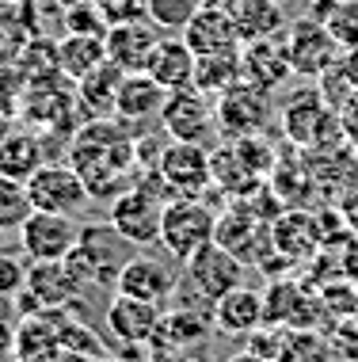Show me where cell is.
Instances as JSON below:
<instances>
[{"label": "cell", "instance_id": "6da1fadb", "mask_svg": "<svg viewBox=\"0 0 358 362\" xmlns=\"http://www.w3.org/2000/svg\"><path fill=\"white\" fill-rule=\"evenodd\" d=\"M65 160L80 172L84 187L92 199H119L122 191L133 187L138 180V145H133L130 126L111 119H88L69 141Z\"/></svg>", "mask_w": 358, "mask_h": 362}, {"label": "cell", "instance_id": "7a4b0ae2", "mask_svg": "<svg viewBox=\"0 0 358 362\" xmlns=\"http://www.w3.org/2000/svg\"><path fill=\"white\" fill-rule=\"evenodd\" d=\"M126 248H133V244L122 240L111 221L107 225H84L80 237L73 244V252L65 256V267L73 271L84 290L88 286H114L122 263L130 259Z\"/></svg>", "mask_w": 358, "mask_h": 362}, {"label": "cell", "instance_id": "3957f363", "mask_svg": "<svg viewBox=\"0 0 358 362\" xmlns=\"http://www.w3.org/2000/svg\"><path fill=\"white\" fill-rule=\"evenodd\" d=\"M217 229V210L206 199H172L160 218V248L172 259L187 263L198 248L214 240Z\"/></svg>", "mask_w": 358, "mask_h": 362}, {"label": "cell", "instance_id": "277c9868", "mask_svg": "<svg viewBox=\"0 0 358 362\" xmlns=\"http://www.w3.org/2000/svg\"><path fill=\"white\" fill-rule=\"evenodd\" d=\"M160 130L172 141H198L206 145L217 134V115H214V95L198 92L195 84L176 88V92L164 95L160 107Z\"/></svg>", "mask_w": 358, "mask_h": 362}, {"label": "cell", "instance_id": "5b68a950", "mask_svg": "<svg viewBox=\"0 0 358 362\" xmlns=\"http://www.w3.org/2000/svg\"><path fill=\"white\" fill-rule=\"evenodd\" d=\"M214 240L244 263H263L267 252H275V244H270V218H263L248 199H233V206L217 214Z\"/></svg>", "mask_w": 358, "mask_h": 362}, {"label": "cell", "instance_id": "8992f818", "mask_svg": "<svg viewBox=\"0 0 358 362\" xmlns=\"http://www.w3.org/2000/svg\"><path fill=\"white\" fill-rule=\"evenodd\" d=\"M286 50H290V65H294V76H324L340 65V50L335 35L328 31L324 19H290L286 27Z\"/></svg>", "mask_w": 358, "mask_h": 362}, {"label": "cell", "instance_id": "52a82bcc", "mask_svg": "<svg viewBox=\"0 0 358 362\" xmlns=\"http://www.w3.org/2000/svg\"><path fill=\"white\" fill-rule=\"evenodd\" d=\"M214 115H217V134L221 138H248L263 134L270 122V92L256 88L251 81H240L214 95Z\"/></svg>", "mask_w": 358, "mask_h": 362}, {"label": "cell", "instance_id": "ba28073f", "mask_svg": "<svg viewBox=\"0 0 358 362\" xmlns=\"http://www.w3.org/2000/svg\"><path fill=\"white\" fill-rule=\"evenodd\" d=\"M164 183H168V191L176 194V199H202L210 187H214V175H210V149L198 141H172L164 145L160 160L153 164Z\"/></svg>", "mask_w": 358, "mask_h": 362}, {"label": "cell", "instance_id": "9c48e42d", "mask_svg": "<svg viewBox=\"0 0 358 362\" xmlns=\"http://www.w3.org/2000/svg\"><path fill=\"white\" fill-rule=\"evenodd\" d=\"M27 191H31V206L46 210V214H80L88 206V187H84L80 172L73 168L69 160H46L31 180H27Z\"/></svg>", "mask_w": 358, "mask_h": 362}, {"label": "cell", "instance_id": "30bf717a", "mask_svg": "<svg viewBox=\"0 0 358 362\" xmlns=\"http://www.w3.org/2000/svg\"><path fill=\"white\" fill-rule=\"evenodd\" d=\"M282 134L297 145H316V149H324V145L332 141V138H324V134H343V126H340L335 107H328V100L316 88H302V92H294L282 103Z\"/></svg>", "mask_w": 358, "mask_h": 362}, {"label": "cell", "instance_id": "8fae6325", "mask_svg": "<svg viewBox=\"0 0 358 362\" xmlns=\"http://www.w3.org/2000/svg\"><path fill=\"white\" fill-rule=\"evenodd\" d=\"M164 206L168 202L149 194L145 187L133 183L130 191H122L119 199H111V214L107 221L114 225L122 240H130L133 248H153L160 244V218H164Z\"/></svg>", "mask_w": 358, "mask_h": 362}, {"label": "cell", "instance_id": "7c38bea8", "mask_svg": "<svg viewBox=\"0 0 358 362\" xmlns=\"http://www.w3.org/2000/svg\"><path fill=\"white\" fill-rule=\"evenodd\" d=\"M80 225L69 214H46L35 210L31 218L19 225V252L31 263H61L73 252Z\"/></svg>", "mask_w": 358, "mask_h": 362}, {"label": "cell", "instance_id": "4fadbf2b", "mask_svg": "<svg viewBox=\"0 0 358 362\" xmlns=\"http://www.w3.org/2000/svg\"><path fill=\"white\" fill-rule=\"evenodd\" d=\"M183 282L195 286L206 301H217L221 293L244 282V259H237L229 248H221L217 240H210L206 248H198L195 256L183 263Z\"/></svg>", "mask_w": 358, "mask_h": 362}, {"label": "cell", "instance_id": "5bb4252c", "mask_svg": "<svg viewBox=\"0 0 358 362\" xmlns=\"http://www.w3.org/2000/svg\"><path fill=\"white\" fill-rule=\"evenodd\" d=\"M84 286L76 282V275L61 263H31L27 267V282L23 290L16 293L19 301V313H50V309H65L69 301L80 293Z\"/></svg>", "mask_w": 358, "mask_h": 362}, {"label": "cell", "instance_id": "9a60e30c", "mask_svg": "<svg viewBox=\"0 0 358 362\" xmlns=\"http://www.w3.org/2000/svg\"><path fill=\"white\" fill-rule=\"evenodd\" d=\"M160 38H164V31H160L157 23H149L145 16L111 23L107 35H103L107 62H114L122 73H145V69H149L153 50L160 46Z\"/></svg>", "mask_w": 358, "mask_h": 362}, {"label": "cell", "instance_id": "2e32d148", "mask_svg": "<svg viewBox=\"0 0 358 362\" xmlns=\"http://www.w3.org/2000/svg\"><path fill=\"white\" fill-rule=\"evenodd\" d=\"M160 317H164V305L114 293L107 313H103V325L122 347H149L160 332Z\"/></svg>", "mask_w": 358, "mask_h": 362}, {"label": "cell", "instance_id": "e0dca14e", "mask_svg": "<svg viewBox=\"0 0 358 362\" xmlns=\"http://www.w3.org/2000/svg\"><path fill=\"white\" fill-rule=\"evenodd\" d=\"M176 275H172L168 263L153 259V256H130L122 263L119 279H114V293H126V298L138 301H153V305H168L172 290H176Z\"/></svg>", "mask_w": 358, "mask_h": 362}, {"label": "cell", "instance_id": "ac0fdd59", "mask_svg": "<svg viewBox=\"0 0 358 362\" xmlns=\"http://www.w3.org/2000/svg\"><path fill=\"white\" fill-rule=\"evenodd\" d=\"M240 73H244V81L263 88V92H278L294 76L286 38H259V42L240 46Z\"/></svg>", "mask_w": 358, "mask_h": 362}, {"label": "cell", "instance_id": "d6986e66", "mask_svg": "<svg viewBox=\"0 0 358 362\" xmlns=\"http://www.w3.org/2000/svg\"><path fill=\"white\" fill-rule=\"evenodd\" d=\"M210 175H214V191L229 194V199H248V194H259V187H263V172L240 153L237 141L210 149Z\"/></svg>", "mask_w": 358, "mask_h": 362}, {"label": "cell", "instance_id": "ffe728a7", "mask_svg": "<svg viewBox=\"0 0 358 362\" xmlns=\"http://www.w3.org/2000/svg\"><path fill=\"white\" fill-rule=\"evenodd\" d=\"M214 328L221 336H251L256 328L267 325V309H263V293L251 286H233L229 293H221L214 301Z\"/></svg>", "mask_w": 358, "mask_h": 362}, {"label": "cell", "instance_id": "44dd1931", "mask_svg": "<svg viewBox=\"0 0 358 362\" xmlns=\"http://www.w3.org/2000/svg\"><path fill=\"white\" fill-rule=\"evenodd\" d=\"M183 42L191 46L195 57L206 54H237L240 50V35L233 27V16L225 8H198L195 19L183 27Z\"/></svg>", "mask_w": 358, "mask_h": 362}, {"label": "cell", "instance_id": "7402d4cb", "mask_svg": "<svg viewBox=\"0 0 358 362\" xmlns=\"http://www.w3.org/2000/svg\"><path fill=\"white\" fill-rule=\"evenodd\" d=\"M164 95L168 92H164L149 73H126L122 88H119V100H114V119L126 122V126L157 122L160 107H164Z\"/></svg>", "mask_w": 358, "mask_h": 362}, {"label": "cell", "instance_id": "603a6c76", "mask_svg": "<svg viewBox=\"0 0 358 362\" xmlns=\"http://www.w3.org/2000/svg\"><path fill=\"white\" fill-rule=\"evenodd\" d=\"M270 244H275V252L290 263H302L309 256H316V252H321L316 218L305 210H282L270 221Z\"/></svg>", "mask_w": 358, "mask_h": 362}, {"label": "cell", "instance_id": "cb8c5ba5", "mask_svg": "<svg viewBox=\"0 0 358 362\" xmlns=\"http://www.w3.org/2000/svg\"><path fill=\"white\" fill-rule=\"evenodd\" d=\"M229 16H233L240 46L259 42V38H282L286 27H290L282 0H237V4L229 8Z\"/></svg>", "mask_w": 358, "mask_h": 362}, {"label": "cell", "instance_id": "d4e9b609", "mask_svg": "<svg viewBox=\"0 0 358 362\" xmlns=\"http://www.w3.org/2000/svg\"><path fill=\"white\" fill-rule=\"evenodd\" d=\"M122 76L126 73L119 69V65L103 57L92 73H84L80 81H73L76 84L73 95H76V103L84 107V115H88V119H111V115H114V100H119Z\"/></svg>", "mask_w": 358, "mask_h": 362}, {"label": "cell", "instance_id": "484cf974", "mask_svg": "<svg viewBox=\"0 0 358 362\" xmlns=\"http://www.w3.org/2000/svg\"><path fill=\"white\" fill-rule=\"evenodd\" d=\"M195 62L198 57L191 54V46L183 42V35H164L160 46L153 50L149 57V73L164 92H176V88H187L195 84Z\"/></svg>", "mask_w": 358, "mask_h": 362}, {"label": "cell", "instance_id": "4316f807", "mask_svg": "<svg viewBox=\"0 0 358 362\" xmlns=\"http://www.w3.org/2000/svg\"><path fill=\"white\" fill-rule=\"evenodd\" d=\"M50 160L42 149V138L27 130H8L0 138V175H12V180H31V175Z\"/></svg>", "mask_w": 358, "mask_h": 362}, {"label": "cell", "instance_id": "83f0119b", "mask_svg": "<svg viewBox=\"0 0 358 362\" xmlns=\"http://www.w3.org/2000/svg\"><path fill=\"white\" fill-rule=\"evenodd\" d=\"M206 336H210V317H206V313H191V309L172 305V313H164V317H160V332H157L153 344L195 351V347L206 344Z\"/></svg>", "mask_w": 358, "mask_h": 362}, {"label": "cell", "instance_id": "f1b7e54d", "mask_svg": "<svg viewBox=\"0 0 358 362\" xmlns=\"http://www.w3.org/2000/svg\"><path fill=\"white\" fill-rule=\"evenodd\" d=\"M103 57H107L103 35H65L57 42V69H61V76H69V81H80Z\"/></svg>", "mask_w": 358, "mask_h": 362}, {"label": "cell", "instance_id": "f546056e", "mask_svg": "<svg viewBox=\"0 0 358 362\" xmlns=\"http://www.w3.org/2000/svg\"><path fill=\"white\" fill-rule=\"evenodd\" d=\"M240 50L237 54H206L195 62V88L206 95H221L240 81Z\"/></svg>", "mask_w": 358, "mask_h": 362}, {"label": "cell", "instance_id": "4dcf8cb0", "mask_svg": "<svg viewBox=\"0 0 358 362\" xmlns=\"http://www.w3.org/2000/svg\"><path fill=\"white\" fill-rule=\"evenodd\" d=\"M35 214L31 206V191H27L23 180H12V175H0V229L4 233H19V225Z\"/></svg>", "mask_w": 358, "mask_h": 362}, {"label": "cell", "instance_id": "1f68e13d", "mask_svg": "<svg viewBox=\"0 0 358 362\" xmlns=\"http://www.w3.org/2000/svg\"><path fill=\"white\" fill-rule=\"evenodd\" d=\"M278 362H332V347L321 332L313 328H290L282 339V351H278Z\"/></svg>", "mask_w": 358, "mask_h": 362}, {"label": "cell", "instance_id": "d6a6232c", "mask_svg": "<svg viewBox=\"0 0 358 362\" xmlns=\"http://www.w3.org/2000/svg\"><path fill=\"white\" fill-rule=\"evenodd\" d=\"M198 0H145V19L157 23L164 35H183V27L195 19Z\"/></svg>", "mask_w": 358, "mask_h": 362}, {"label": "cell", "instance_id": "836d02e7", "mask_svg": "<svg viewBox=\"0 0 358 362\" xmlns=\"http://www.w3.org/2000/svg\"><path fill=\"white\" fill-rule=\"evenodd\" d=\"M107 19L100 16V8L92 0H76L65 8V35H107Z\"/></svg>", "mask_w": 358, "mask_h": 362}, {"label": "cell", "instance_id": "e575fe53", "mask_svg": "<svg viewBox=\"0 0 358 362\" xmlns=\"http://www.w3.org/2000/svg\"><path fill=\"white\" fill-rule=\"evenodd\" d=\"M328 31L335 35V42L343 50H358V0H340L332 4V16H328Z\"/></svg>", "mask_w": 358, "mask_h": 362}, {"label": "cell", "instance_id": "d590c367", "mask_svg": "<svg viewBox=\"0 0 358 362\" xmlns=\"http://www.w3.org/2000/svg\"><path fill=\"white\" fill-rule=\"evenodd\" d=\"M23 252H4L0 248V298H16L27 282V263L19 259Z\"/></svg>", "mask_w": 358, "mask_h": 362}, {"label": "cell", "instance_id": "8d00e7d4", "mask_svg": "<svg viewBox=\"0 0 358 362\" xmlns=\"http://www.w3.org/2000/svg\"><path fill=\"white\" fill-rule=\"evenodd\" d=\"M100 8V16L107 23H122V19H138L145 16V0H92Z\"/></svg>", "mask_w": 358, "mask_h": 362}, {"label": "cell", "instance_id": "74e56055", "mask_svg": "<svg viewBox=\"0 0 358 362\" xmlns=\"http://www.w3.org/2000/svg\"><path fill=\"white\" fill-rule=\"evenodd\" d=\"M340 126H343V138L351 141V149L358 153V88L347 95V103L340 111Z\"/></svg>", "mask_w": 358, "mask_h": 362}, {"label": "cell", "instance_id": "f35d334b", "mask_svg": "<svg viewBox=\"0 0 358 362\" xmlns=\"http://www.w3.org/2000/svg\"><path fill=\"white\" fill-rule=\"evenodd\" d=\"M335 214H340L343 229H351L354 237H358V187H351V191L340 194V202H335Z\"/></svg>", "mask_w": 358, "mask_h": 362}, {"label": "cell", "instance_id": "ab89813d", "mask_svg": "<svg viewBox=\"0 0 358 362\" xmlns=\"http://www.w3.org/2000/svg\"><path fill=\"white\" fill-rule=\"evenodd\" d=\"M16 347V332L8 328V320H0V362L8 358V351Z\"/></svg>", "mask_w": 358, "mask_h": 362}, {"label": "cell", "instance_id": "60d3db41", "mask_svg": "<svg viewBox=\"0 0 358 362\" xmlns=\"http://www.w3.org/2000/svg\"><path fill=\"white\" fill-rule=\"evenodd\" d=\"M225 362H275V358H267V355H259V351H237V355H229Z\"/></svg>", "mask_w": 358, "mask_h": 362}, {"label": "cell", "instance_id": "b9f144b4", "mask_svg": "<svg viewBox=\"0 0 358 362\" xmlns=\"http://www.w3.org/2000/svg\"><path fill=\"white\" fill-rule=\"evenodd\" d=\"M198 4H202V8H225V12H229L237 0H198Z\"/></svg>", "mask_w": 358, "mask_h": 362}, {"label": "cell", "instance_id": "7bdbcfd3", "mask_svg": "<svg viewBox=\"0 0 358 362\" xmlns=\"http://www.w3.org/2000/svg\"><path fill=\"white\" fill-rule=\"evenodd\" d=\"M8 130H12V122H8V111H4V107H0V138H4Z\"/></svg>", "mask_w": 358, "mask_h": 362}, {"label": "cell", "instance_id": "ee69618b", "mask_svg": "<svg viewBox=\"0 0 358 362\" xmlns=\"http://www.w3.org/2000/svg\"><path fill=\"white\" fill-rule=\"evenodd\" d=\"M4 237H8V233H4V229H0V248H4Z\"/></svg>", "mask_w": 358, "mask_h": 362}, {"label": "cell", "instance_id": "f6af8a7d", "mask_svg": "<svg viewBox=\"0 0 358 362\" xmlns=\"http://www.w3.org/2000/svg\"><path fill=\"white\" fill-rule=\"evenodd\" d=\"M282 4H286V0H282Z\"/></svg>", "mask_w": 358, "mask_h": 362}]
</instances>
